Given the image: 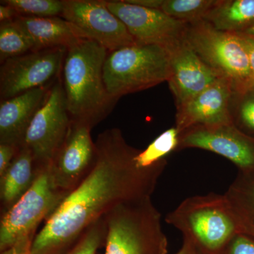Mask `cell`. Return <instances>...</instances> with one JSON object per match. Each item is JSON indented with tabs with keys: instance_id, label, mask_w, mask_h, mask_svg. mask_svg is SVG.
Wrapping results in <instances>:
<instances>
[{
	"instance_id": "obj_1",
	"label": "cell",
	"mask_w": 254,
	"mask_h": 254,
	"mask_svg": "<svg viewBox=\"0 0 254 254\" xmlns=\"http://www.w3.org/2000/svg\"><path fill=\"white\" fill-rule=\"evenodd\" d=\"M97 158L91 171L47 219L32 244L31 254H60L87 229L121 203L151 197L168 165H137L140 150L128 144L118 128L98 136Z\"/></svg>"
},
{
	"instance_id": "obj_2",
	"label": "cell",
	"mask_w": 254,
	"mask_h": 254,
	"mask_svg": "<svg viewBox=\"0 0 254 254\" xmlns=\"http://www.w3.org/2000/svg\"><path fill=\"white\" fill-rule=\"evenodd\" d=\"M109 52L96 42L81 39L68 47L61 78L71 120L94 128L119 100L107 91L103 66Z\"/></svg>"
},
{
	"instance_id": "obj_3",
	"label": "cell",
	"mask_w": 254,
	"mask_h": 254,
	"mask_svg": "<svg viewBox=\"0 0 254 254\" xmlns=\"http://www.w3.org/2000/svg\"><path fill=\"white\" fill-rule=\"evenodd\" d=\"M200 254H221L240 229L225 194L189 197L165 218Z\"/></svg>"
},
{
	"instance_id": "obj_4",
	"label": "cell",
	"mask_w": 254,
	"mask_h": 254,
	"mask_svg": "<svg viewBox=\"0 0 254 254\" xmlns=\"http://www.w3.org/2000/svg\"><path fill=\"white\" fill-rule=\"evenodd\" d=\"M104 218L105 254H168L161 215L151 197L121 203Z\"/></svg>"
},
{
	"instance_id": "obj_5",
	"label": "cell",
	"mask_w": 254,
	"mask_h": 254,
	"mask_svg": "<svg viewBox=\"0 0 254 254\" xmlns=\"http://www.w3.org/2000/svg\"><path fill=\"white\" fill-rule=\"evenodd\" d=\"M170 72L168 48L136 43L108 53L103 79L109 94L119 100L168 82Z\"/></svg>"
},
{
	"instance_id": "obj_6",
	"label": "cell",
	"mask_w": 254,
	"mask_h": 254,
	"mask_svg": "<svg viewBox=\"0 0 254 254\" xmlns=\"http://www.w3.org/2000/svg\"><path fill=\"white\" fill-rule=\"evenodd\" d=\"M67 195L55 187L49 167L41 170L31 188L1 213L0 253L14 247L32 246L38 226Z\"/></svg>"
},
{
	"instance_id": "obj_7",
	"label": "cell",
	"mask_w": 254,
	"mask_h": 254,
	"mask_svg": "<svg viewBox=\"0 0 254 254\" xmlns=\"http://www.w3.org/2000/svg\"><path fill=\"white\" fill-rule=\"evenodd\" d=\"M185 41L208 66L232 80L235 91L247 88L250 60L242 37L218 31L206 21H200L189 23Z\"/></svg>"
},
{
	"instance_id": "obj_8",
	"label": "cell",
	"mask_w": 254,
	"mask_h": 254,
	"mask_svg": "<svg viewBox=\"0 0 254 254\" xmlns=\"http://www.w3.org/2000/svg\"><path fill=\"white\" fill-rule=\"evenodd\" d=\"M71 123L60 75L50 86L21 145L31 152L38 170L50 166L66 139Z\"/></svg>"
},
{
	"instance_id": "obj_9",
	"label": "cell",
	"mask_w": 254,
	"mask_h": 254,
	"mask_svg": "<svg viewBox=\"0 0 254 254\" xmlns=\"http://www.w3.org/2000/svg\"><path fill=\"white\" fill-rule=\"evenodd\" d=\"M66 50L59 47L31 51L1 64V100L51 86L61 75Z\"/></svg>"
},
{
	"instance_id": "obj_10",
	"label": "cell",
	"mask_w": 254,
	"mask_h": 254,
	"mask_svg": "<svg viewBox=\"0 0 254 254\" xmlns=\"http://www.w3.org/2000/svg\"><path fill=\"white\" fill-rule=\"evenodd\" d=\"M64 4L61 17L71 23L83 39L96 42L108 52L136 44L105 0H64Z\"/></svg>"
},
{
	"instance_id": "obj_11",
	"label": "cell",
	"mask_w": 254,
	"mask_h": 254,
	"mask_svg": "<svg viewBox=\"0 0 254 254\" xmlns=\"http://www.w3.org/2000/svg\"><path fill=\"white\" fill-rule=\"evenodd\" d=\"M199 148L227 158L242 174H254V141L232 123L195 126L180 132L177 151Z\"/></svg>"
},
{
	"instance_id": "obj_12",
	"label": "cell",
	"mask_w": 254,
	"mask_h": 254,
	"mask_svg": "<svg viewBox=\"0 0 254 254\" xmlns=\"http://www.w3.org/2000/svg\"><path fill=\"white\" fill-rule=\"evenodd\" d=\"M105 2L138 44L169 48L185 39L189 23L170 17L160 10L128 4L124 0Z\"/></svg>"
},
{
	"instance_id": "obj_13",
	"label": "cell",
	"mask_w": 254,
	"mask_h": 254,
	"mask_svg": "<svg viewBox=\"0 0 254 254\" xmlns=\"http://www.w3.org/2000/svg\"><path fill=\"white\" fill-rule=\"evenodd\" d=\"M92 128L72 121L66 139L49 170L55 187L68 194L91 171L97 158V147L92 139Z\"/></svg>"
},
{
	"instance_id": "obj_14",
	"label": "cell",
	"mask_w": 254,
	"mask_h": 254,
	"mask_svg": "<svg viewBox=\"0 0 254 254\" xmlns=\"http://www.w3.org/2000/svg\"><path fill=\"white\" fill-rule=\"evenodd\" d=\"M168 49L171 71L168 83L176 108L222 77L200 59L185 39Z\"/></svg>"
},
{
	"instance_id": "obj_15",
	"label": "cell",
	"mask_w": 254,
	"mask_h": 254,
	"mask_svg": "<svg viewBox=\"0 0 254 254\" xmlns=\"http://www.w3.org/2000/svg\"><path fill=\"white\" fill-rule=\"evenodd\" d=\"M233 82L219 78L199 94L177 107L175 127L181 132L190 127L232 123L230 104Z\"/></svg>"
},
{
	"instance_id": "obj_16",
	"label": "cell",
	"mask_w": 254,
	"mask_h": 254,
	"mask_svg": "<svg viewBox=\"0 0 254 254\" xmlns=\"http://www.w3.org/2000/svg\"><path fill=\"white\" fill-rule=\"evenodd\" d=\"M51 86L36 88L9 99L1 100L0 143L21 147L28 127L44 103Z\"/></svg>"
},
{
	"instance_id": "obj_17",
	"label": "cell",
	"mask_w": 254,
	"mask_h": 254,
	"mask_svg": "<svg viewBox=\"0 0 254 254\" xmlns=\"http://www.w3.org/2000/svg\"><path fill=\"white\" fill-rule=\"evenodd\" d=\"M29 37L33 51L48 48H68L83 39L71 23L60 16L33 17L19 15L14 20Z\"/></svg>"
},
{
	"instance_id": "obj_18",
	"label": "cell",
	"mask_w": 254,
	"mask_h": 254,
	"mask_svg": "<svg viewBox=\"0 0 254 254\" xmlns=\"http://www.w3.org/2000/svg\"><path fill=\"white\" fill-rule=\"evenodd\" d=\"M40 171L31 152L20 147L11 165L0 177L1 213L12 206L31 188Z\"/></svg>"
},
{
	"instance_id": "obj_19",
	"label": "cell",
	"mask_w": 254,
	"mask_h": 254,
	"mask_svg": "<svg viewBox=\"0 0 254 254\" xmlns=\"http://www.w3.org/2000/svg\"><path fill=\"white\" fill-rule=\"evenodd\" d=\"M203 21L218 31L241 34L254 24V0H218Z\"/></svg>"
},
{
	"instance_id": "obj_20",
	"label": "cell",
	"mask_w": 254,
	"mask_h": 254,
	"mask_svg": "<svg viewBox=\"0 0 254 254\" xmlns=\"http://www.w3.org/2000/svg\"><path fill=\"white\" fill-rule=\"evenodd\" d=\"M240 233L254 235V174H242L225 193Z\"/></svg>"
},
{
	"instance_id": "obj_21",
	"label": "cell",
	"mask_w": 254,
	"mask_h": 254,
	"mask_svg": "<svg viewBox=\"0 0 254 254\" xmlns=\"http://www.w3.org/2000/svg\"><path fill=\"white\" fill-rule=\"evenodd\" d=\"M33 51L29 37L14 21L0 23V63Z\"/></svg>"
},
{
	"instance_id": "obj_22",
	"label": "cell",
	"mask_w": 254,
	"mask_h": 254,
	"mask_svg": "<svg viewBox=\"0 0 254 254\" xmlns=\"http://www.w3.org/2000/svg\"><path fill=\"white\" fill-rule=\"evenodd\" d=\"M218 0H160L159 10L188 23L203 21Z\"/></svg>"
},
{
	"instance_id": "obj_23",
	"label": "cell",
	"mask_w": 254,
	"mask_h": 254,
	"mask_svg": "<svg viewBox=\"0 0 254 254\" xmlns=\"http://www.w3.org/2000/svg\"><path fill=\"white\" fill-rule=\"evenodd\" d=\"M179 136L180 131L175 127L163 132L145 150L138 152L136 156L137 165L141 168H149L165 160L172 152L177 151Z\"/></svg>"
},
{
	"instance_id": "obj_24",
	"label": "cell",
	"mask_w": 254,
	"mask_h": 254,
	"mask_svg": "<svg viewBox=\"0 0 254 254\" xmlns=\"http://www.w3.org/2000/svg\"><path fill=\"white\" fill-rule=\"evenodd\" d=\"M230 113L232 124L242 133H254V94L248 92L235 91L232 94Z\"/></svg>"
},
{
	"instance_id": "obj_25",
	"label": "cell",
	"mask_w": 254,
	"mask_h": 254,
	"mask_svg": "<svg viewBox=\"0 0 254 254\" xmlns=\"http://www.w3.org/2000/svg\"><path fill=\"white\" fill-rule=\"evenodd\" d=\"M0 4L9 5L21 16L55 17L63 13L64 0H1Z\"/></svg>"
},
{
	"instance_id": "obj_26",
	"label": "cell",
	"mask_w": 254,
	"mask_h": 254,
	"mask_svg": "<svg viewBox=\"0 0 254 254\" xmlns=\"http://www.w3.org/2000/svg\"><path fill=\"white\" fill-rule=\"evenodd\" d=\"M107 227L104 217L93 223L82 234L72 246L60 254H97L106 240Z\"/></svg>"
},
{
	"instance_id": "obj_27",
	"label": "cell",
	"mask_w": 254,
	"mask_h": 254,
	"mask_svg": "<svg viewBox=\"0 0 254 254\" xmlns=\"http://www.w3.org/2000/svg\"><path fill=\"white\" fill-rule=\"evenodd\" d=\"M221 254H254V240L246 234H237Z\"/></svg>"
},
{
	"instance_id": "obj_28",
	"label": "cell",
	"mask_w": 254,
	"mask_h": 254,
	"mask_svg": "<svg viewBox=\"0 0 254 254\" xmlns=\"http://www.w3.org/2000/svg\"><path fill=\"white\" fill-rule=\"evenodd\" d=\"M19 148L16 145L0 143V177L9 168Z\"/></svg>"
},
{
	"instance_id": "obj_29",
	"label": "cell",
	"mask_w": 254,
	"mask_h": 254,
	"mask_svg": "<svg viewBox=\"0 0 254 254\" xmlns=\"http://www.w3.org/2000/svg\"><path fill=\"white\" fill-rule=\"evenodd\" d=\"M240 36L242 37L245 41L247 51H248L249 60H250V77L245 90L254 89V39L248 37Z\"/></svg>"
},
{
	"instance_id": "obj_30",
	"label": "cell",
	"mask_w": 254,
	"mask_h": 254,
	"mask_svg": "<svg viewBox=\"0 0 254 254\" xmlns=\"http://www.w3.org/2000/svg\"><path fill=\"white\" fill-rule=\"evenodd\" d=\"M19 16L17 11L9 5L0 4V22L13 21Z\"/></svg>"
},
{
	"instance_id": "obj_31",
	"label": "cell",
	"mask_w": 254,
	"mask_h": 254,
	"mask_svg": "<svg viewBox=\"0 0 254 254\" xmlns=\"http://www.w3.org/2000/svg\"><path fill=\"white\" fill-rule=\"evenodd\" d=\"M31 246H23V247H14L4 252L1 254H31Z\"/></svg>"
},
{
	"instance_id": "obj_32",
	"label": "cell",
	"mask_w": 254,
	"mask_h": 254,
	"mask_svg": "<svg viewBox=\"0 0 254 254\" xmlns=\"http://www.w3.org/2000/svg\"><path fill=\"white\" fill-rule=\"evenodd\" d=\"M175 254H200L197 252L196 250L190 245L188 242L183 241V245H182L181 249L178 251Z\"/></svg>"
},
{
	"instance_id": "obj_33",
	"label": "cell",
	"mask_w": 254,
	"mask_h": 254,
	"mask_svg": "<svg viewBox=\"0 0 254 254\" xmlns=\"http://www.w3.org/2000/svg\"><path fill=\"white\" fill-rule=\"evenodd\" d=\"M240 35V36L248 37V38H253L254 39V24L253 26H251L250 28H249L248 29L246 30L244 33H241V34H237Z\"/></svg>"
}]
</instances>
